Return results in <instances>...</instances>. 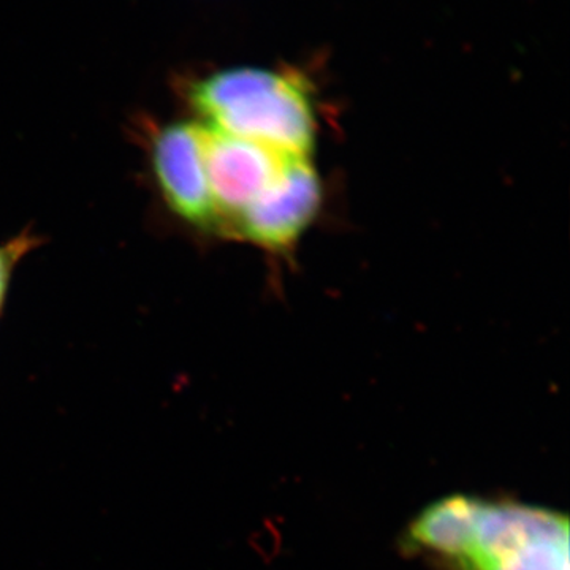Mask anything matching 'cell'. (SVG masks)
<instances>
[{
  "label": "cell",
  "instance_id": "cell-6",
  "mask_svg": "<svg viewBox=\"0 0 570 570\" xmlns=\"http://www.w3.org/2000/svg\"><path fill=\"white\" fill-rule=\"evenodd\" d=\"M37 242H39L37 236L24 232V234L18 235L17 238L0 245V309H2L6 296L9 294L14 268L26 254L31 253L33 247L37 246Z\"/></svg>",
  "mask_w": 570,
  "mask_h": 570
},
{
  "label": "cell",
  "instance_id": "cell-3",
  "mask_svg": "<svg viewBox=\"0 0 570 570\" xmlns=\"http://www.w3.org/2000/svg\"><path fill=\"white\" fill-rule=\"evenodd\" d=\"M153 171L165 204L184 223L220 228L204 156V126L176 122L160 127L151 140Z\"/></svg>",
  "mask_w": 570,
  "mask_h": 570
},
{
  "label": "cell",
  "instance_id": "cell-5",
  "mask_svg": "<svg viewBox=\"0 0 570 570\" xmlns=\"http://www.w3.org/2000/svg\"><path fill=\"white\" fill-rule=\"evenodd\" d=\"M480 502L463 494L434 502L409 527V546L455 564L471 542Z\"/></svg>",
  "mask_w": 570,
  "mask_h": 570
},
{
  "label": "cell",
  "instance_id": "cell-2",
  "mask_svg": "<svg viewBox=\"0 0 570 570\" xmlns=\"http://www.w3.org/2000/svg\"><path fill=\"white\" fill-rule=\"evenodd\" d=\"M321 198V179L307 157H288L283 170L236 217L230 230L265 249H287L313 223Z\"/></svg>",
  "mask_w": 570,
  "mask_h": 570
},
{
  "label": "cell",
  "instance_id": "cell-4",
  "mask_svg": "<svg viewBox=\"0 0 570 570\" xmlns=\"http://www.w3.org/2000/svg\"><path fill=\"white\" fill-rule=\"evenodd\" d=\"M204 156L220 228L228 230L283 170L285 160L295 157L209 126H204Z\"/></svg>",
  "mask_w": 570,
  "mask_h": 570
},
{
  "label": "cell",
  "instance_id": "cell-1",
  "mask_svg": "<svg viewBox=\"0 0 570 570\" xmlns=\"http://www.w3.org/2000/svg\"><path fill=\"white\" fill-rule=\"evenodd\" d=\"M206 126L261 142L285 156L307 157L317 121L305 78L292 71L238 67L217 71L187 88Z\"/></svg>",
  "mask_w": 570,
  "mask_h": 570
}]
</instances>
